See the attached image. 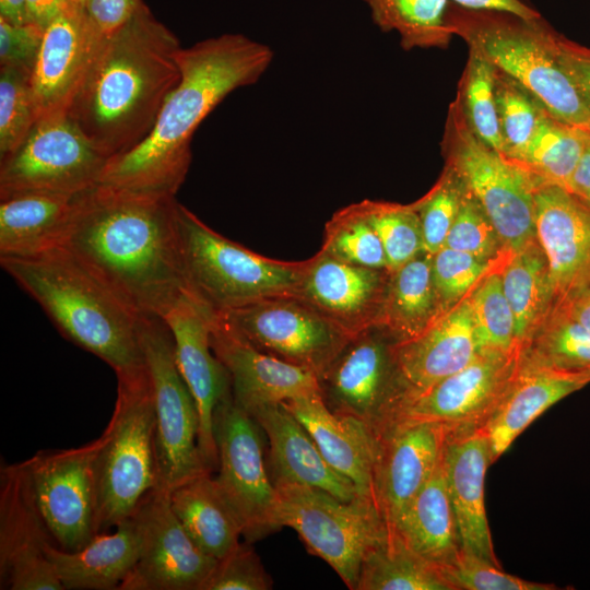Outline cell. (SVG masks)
Segmentation results:
<instances>
[{
	"instance_id": "6da1fadb",
	"label": "cell",
	"mask_w": 590,
	"mask_h": 590,
	"mask_svg": "<svg viewBox=\"0 0 590 590\" xmlns=\"http://www.w3.org/2000/svg\"><path fill=\"white\" fill-rule=\"evenodd\" d=\"M175 196L95 185L75 198L64 248L140 317H158L189 291Z\"/></svg>"
},
{
	"instance_id": "7a4b0ae2",
	"label": "cell",
	"mask_w": 590,
	"mask_h": 590,
	"mask_svg": "<svg viewBox=\"0 0 590 590\" xmlns=\"http://www.w3.org/2000/svg\"><path fill=\"white\" fill-rule=\"evenodd\" d=\"M180 71L148 137L109 158L96 185L176 196L191 163L193 133L232 92L255 84L272 49L243 34H223L176 52Z\"/></svg>"
},
{
	"instance_id": "3957f363",
	"label": "cell",
	"mask_w": 590,
	"mask_h": 590,
	"mask_svg": "<svg viewBox=\"0 0 590 590\" xmlns=\"http://www.w3.org/2000/svg\"><path fill=\"white\" fill-rule=\"evenodd\" d=\"M177 36L143 2L120 28L104 37L68 116L108 160L151 132L180 79Z\"/></svg>"
},
{
	"instance_id": "277c9868",
	"label": "cell",
	"mask_w": 590,
	"mask_h": 590,
	"mask_svg": "<svg viewBox=\"0 0 590 590\" xmlns=\"http://www.w3.org/2000/svg\"><path fill=\"white\" fill-rule=\"evenodd\" d=\"M1 268L43 308L58 331L115 374L145 366L140 316L62 247Z\"/></svg>"
},
{
	"instance_id": "5b68a950",
	"label": "cell",
	"mask_w": 590,
	"mask_h": 590,
	"mask_svg": "<svg viewBox=\"0 0 590 590\" xmlns=\"http://www.w3.org/2000/svg\"><path fill=\"white\" fill-rule=\"evenodd\" d=\"M447 21L453 35L476 47L551 115L590 132V108L560 64L554 45L556 31L543 17L526 20L508 12L470 10L450 2Z\"/></svg>"
},
{
	"instance_id": "8992f818",
	"label": "cell",
	"mask_w": 590,
	"mask_h": 590,
	"mask_svg": "<svg viewBox=\"0 0 590 590\" xmlns=\"http://www.w3.org/2000/svg\"><path fill=\"white\" fill-rule=\"evenodd\" d=\"M111 417L95 458L97 528L107 532L129 518L157 488L155 411L146 366L116 374Z\"/></svg>"
},
{
	"instance_id": "52a82bcc",
	"label": "cell",
	"mask_w": 590,
	"mask_h": 590,
	"mask_svg": "<svg viewBox=\"0 0 590 590\" xmlns=\"http://www.w3.org/2000/svg\"><path fill=\"white\" fill-rule=\"evenodd\" d=\"M177 222L187 286L215 312L267 297L293 296L307 260L261 256L222 236L179 202Z\"/></svg>"
},
{
	"instance_id": "ba28073f",
	"label": "cell",
	"mask_w": 590,
	"mask_h": 590,
	"mask_svg": "<svg viewBox=\"0 0 590 590\" xmlns=\"http://www.w3.org/2000/svg\"><path fill=\"white\" fill-rule=\"evenodd\" d=\"M274 486L276 529L295 530L310 553L356 590L363 560L388 527L375 498L344 502L307 485L280 482Z\"/></svg>"
},
{
	"instance_id": "9c48e42d",
	"label": "cell",
	"mask_w": 590,
	"mask_h": 590,
	"mask_svg": "<svg viewBox=\"0 0 590 590\" xmlns=\"http://www.w3.org/2000/svg\"><path fill=\"white\" fill-rule=\"evenodd\" d=\"M441 149L445 163L483 208L507 251L536 239V178L479 139L456 99L448 109Z\"/></svg>"
},
{
	"instance_id": "30bf717a",
	"label": "cell",
	"mask_w": 590,
	"mask_h": 590,
	"mask_svg": "<svg viewBox=\"0 0 590 590\" xmlns=\"http://www.w3.org/2000/svg\"><path fill=\"white\" fill-rule=\"evenodd\" d=\"M139 328L155 411L157 489L169 492L212 472L201 456L199 412L178 368L169 328L158 317H141Z\"/></svg>"
},
{
	"instance_id": "8fae6325",
	"label": "cell",
	"mask_w": 590,
	"mask_h": 590,
	"mask_svg": "<svg viewBox=\"0 0 590 590\" xmlns=\"http://www.w3.org/2000/svg\"><path fill=\"white\" fill-rule=\"evenodd\" d=\"M107 161L67 114L37 120L0 157V200L26 192L79 194L97 184Z\"/></svg>"
},
{
	"instance_id": "7c38bea8",
	"label": "cell",
	"mask_w": 590,
	"mask_h": 590,
	"mask_svg": "<svg viewBox=\"0 0 590 590\" xmlns=\"http://www.w3.org/2000/svg\"><path fill=\"white\" fill-rule=\"evenodd\" d=\"M261 427L239 408L232 393L216 408L213 435L217 451L214 481L235 511L247 542L278 530L276 489L269 476Z\"/></svg>"
},
{
	"instance_id": "4fadbf2b",
	"label": "cell",
	"mask_w": 590,
	"mask_h": 590,
	"mask_svg": "<svg viewBox=\"0 0 590 590\" xmlns=\"http://www.w3.org/2000/svg\"><path fill=\"white\" fill-rule=\"evenodd\" d=\"M519 369V346L506 352H480L462 369L403 399L388 425L433 422L447 427L450 434L480 429L510 389Z\"/></svg>"
},
{
	"instance_id": "5bb4252c",
	"label": "cell",
	"mask_w": 590,
	"mask_h": 590,
	"mask_svg": "<svg viewBox=\"0 0 590 590\" xmlns=\"http://www.w3.org/2000/svg\"><path fill=\"white\" fill-rule=\"evenodd\" d=\"M98 437L76 448L40 450L25 460L34 497L52 543L76 551L97 528Z\"/></svg>"
},
{
	"instance_id": "9a60e30c",
	"label": "cell",
	"mask_w": 590,
	"mask_h": 590,
	"mask_svg": "<svg viewBox=\"0 0 590 590\" xmlns=\"http://www.w3.org/2000/svg\"><path fill=\"white\" fill-rule=\"evenodd\" d=\"M216 314L257 349L317 377L352 339L294 296L267 297Z\"/></svg>"
},
{
	"instance_id": "2e32d148",
	"label": "cell",
	"mask_w": 590,
	"mask_h": 590,
	"mask_svg": "<svg viewBox=\"0 0 590 590\" xmlns=\"http://www.w3.org/2000/svg\"><path fill=\"white\" fill-rule=\"evenodd\" d=\"M393 343L382 329L369 328L350 339L318 376L327 406L364 422L377 437L400 402Z\"/></svg>"
},
{
	"instance_id": "e0dca14e",
	"label": "cell",
	"mask_w": 590,
	"mask_h": 590,
	"mask_svg": "<svg viewBox=\"0 0 590 590\" xmlns=\"http://www.w3.org/2000/svg\"><path fill=\"white\" fill-rule=\"evenodd\" d=\"M132 516L140 529L141 550L120 590H202L217 559L186 532L170 508L168 492L151 491Z\"/></svg>"
},
{
	"instance_id": "ac0fdd59",
	"label": "cell",
	"mask_w": 590,
	"mask_h": 590,
	"mask_svg": "<svg viewBox=\"0 0 590 590\" xmlns=\"http://www.w3.org/2000/svg\"><path fill=\"white\" fill-rule=\"evenodd\" d=\"M52 542L25 460L0 469V588L63 590L46 555Z\"/></svg>"
},
{
	"instance_id": "d6986e66",
	"label": "cell",
	"mask_w": 590,
	"mask_h": 590,
	"mask_svg": "<svg viewBox=\"0 0 590 590\" xmlns=\"http://www.w3.org/2000/svg\"><path fill=\"white\" fill-rule=\"evenodd\" d=\"M213 316V309L187 291L162 318L170 330L178 368L198 408L199 448L211 472L217 468L214 413L232 393L227 370L211 346Z\"/></svg>"
},
{
	"instance_id": "ffe728a7",
	"label": "cell",
	"mask_w": 590,
	"mask_h": 590,
	"mask_svg": "<svg viewBox=\"0 0 590 590\" xmlns=\"http://www.w3.org/2000/svg\"><path fill=\"white\" fill-rule=\"evenodd\" d=\"M391 271L339 260L322 250L307 259L293 294L350 337L377 327Z\"/></svg>"
},
{
	"instance_id": "44dd1931",
	"label": "cell",
	"mask_w": 590,
	"mask_h": 590,
	"mask_svg": "<svg viewBox=\"0 0 590 590\" xmlns=\"http://www.w3.org/2000/svg\"><path fill=\"white\" fill-rule=\"evenodd\" d=\"M103 40L76 3L44 28L31 74L37 120L68 114Z\"/></svg>"
},
{
	"instance_id": "7402d4cb",
	"label": "cell",
	"mask_w": 590,
	"mask_h": 590,
	"mask_svg": "<svg viewBox=\"0 0 590 590\" xmlns=\"http://www.w3.org/2000/svg\"><path fill=\"white\" fill-rule=\"evenodd\" d=\"M535 236L545 253L553 307L590 286V206L566 188L536 178Z\"/></svg>"
},
{
	"instance_id": "603a6c76",
	"label": "cell",
	"mask_w": 590,
	"mask_h": 590,
	"mask_svg": "<svg viewBox=\"0 0 590 590\" xmlns=\"http://www.w3.org/2000/svg\"><path fill=\"white\" fill-rule=\"evenodd\" d=\"M449 434L433 422L393 423L379 434L374 496L388 526L435 473Z\"/></svg>"
},
{
	"instance_id": "cb8c5ba5",
	"label": "cell",
	"mask_w": 590,
	"mask_h": 590,
	"mask_svg": "<svg viewBox=\"0 0 590 590\" xmlns=\"http://www.w3.org/2000/svg\"><path fill=\"white\" fill-rule=\"evenodd\" d=\"M210 340L229 376L234 402L248 414L264 405L320 392L314 371L257 349L215 311Z\"/></svg>"
},
{
	"instance_id": "d4e9b609",
	"label": "cell",
	"mask_w": 590,
	"mask_h": 590,
	"mask_svg": "<svg viewBox=\"0 0 590 590\" xmlns=\"http://www.w3.org/2000/svg\"><path fill=\"white\" fill-rule=\"evenodd\" d=\"M392 350L400 402L465 367L479 354L468 296Z\"/></svg>"
},
{
	"instance_id": "484cf974",
	"label": "cell",
	"mask_w": 590,
	"mask_h": 590,
	"mask_svg": "<svg viewBox=\"0 0 590 590\" xmlns=\"http://www.w3.org/2000/svg\"><path fill=\"white\" fill-rule=\"evenodd\" d=\"M491 448L480 428L449 434L442 455L447 489L455 514L461 551L497 566L484 500Z\"/></svg>"
},
{
	"instance_id": "4316f807",
	"label": "cell",
	"mask_w": 590,
	"mask_h": 590,
	"mask_svg": "<svg viewBox=\"0 0 590 590\" xmlns=\"http://www.w3.org/2000/svg\"><path fill=\"white\" fill-rule=\"evenodd\" d=\"M250 415L268 437L273 484L307 485L344 502L363 496L326 461L307 429L282 403L258 408Z\"/></svg>"
},
{
	"instance_id": "83f0119b",
	"label": "cell",
	"mask_w": 590,
	"mask_h": 590,
	"mask_svg": "<svg viewBox=\"0 0 590 590\" xmlns=\"http://www.w3.org/2000/svg\"><path fill=\"white\" fill-rule=\"evenodd\" d=\"M307 429L326 461L351 480L363 496L374 497L378 438L362 421L331 411L320 392L282 403Z\"/></svg>"
},
{
	"instance_id": "f1b7e54d",
	"label": "cell",
	"mask_w": 590,
	"mask_h": 590,
	"mask_svg": "<svg viewBox=\"0 0 590 590\" xmlns=\"http://www.w3.org/2000/svg\"><path fill=\"white\" fill-rule=\"evenodd\" d=\"M140 550V529L131 515L114 532L96 534L80 550L64 551L49 542L46 555L63 590H120Z\"/></svg>"
},
{
	"instance_id": "f546056e",
	"label": "cell",
	"mask_w": 590,
	"mask_h": 590,
	"mask_svg": "<svg viewBox=\"0 0 590 590\" xmlns=\"http://www.w3.org/2000/svg\"><path fill=\"white\" fill-rule=\"evenodd\" d=\"M75 196L26 192L0 200V258H28L59 247Z\"/></svg>"
},
{
	"instance_id": "4dcf8cb0",
	"label": "cell",
	"mask_w": 590,
	"mask_h": 590,
	"mask_svg": "<svg viewBox=\"0 0 590 590\" xmlns=\"http://www.w3.org/2000/svg\"><path fill=\"white\" fill-rule=\"evenodd\" d=\"M589 384L587 376L520 367L510 389L481 428L488 439L492 463L541 414Z\"/></svg>"
},
{
	"instance_id": "1f68e13d",
	"label": "cell",
	"mask_w": 590,
	"mask_h": 590,
	"mask_svg": "<svg viewBox=\"0 0 590 590\" xmlns=\"http://www.w3.org/2000/svg\"><path fill=\"white\" fill-rule=\"evenodd\" d=\"M393 528L418 555L440 569L461 552L442 459L435 473L402 511Z\"/></svg>"
},
{
	"instance_id": "d6a6232c",
	"label": "cell",
	"mask_w": 590,
	"mask_h": 590,
	"mask_svg": "<svg viewBox=\"0 0 590 590\" xmlns=\"http://www.w3.org/2000/svg\"><path fill=\"white\" fill-rule=\"evenodd\" d=\"M168 499L186 532L208 555L222 559L240 543L241 524L212 473L177 485L168 492Z\"/></svg>"
},
{
	"instance_id": "836d02e7",
	"label": "cell",
	"mask_w": 590,
	"mask_h": 590,
	"mask_svg": "<svg viewBox=\"0 0 590 590\" xmlns=\"http://www.w3.org/2000/svg\"><path fill=\"white\" fill-rule=\"evenodd\" d=\"M433 255L422 251L391 271L377 327L396 343L410 340L442 312L432 278Z\"/></svg>"
},
{
	"instance_id": "e575fe53",
	"label": "cell",
	"mask_w": 590,
	"mask_h": 590,
	"mask_svg": "<svg viewBox=\"0 0 590 590\" xmlns=\"http://www.w3.org/2000/svg\"><path fill=\"white\" fill-rule=\"evenodd\" d=\"M500 274L503 290L515 317L516 343L520 346L553 306L548 263L538 240L512 252Z\"/></svg>"
},
{
	"instance_id": "d590c367",
	"label": "cell",
	"mask_w": 590,
	"mask_h": 590,
	"mask_svg": "<svg viewBox=\"0 0 590 590\" xmlns=\"http://www.w3.org/2000/svg\"><path fill=\"white\" fill-rule=\"evenodd\" d=\"M356 590H451V587L439 567L415 553L388 526L363 560Z\"/></svg>"
},
{
	"instance_id": "8d00e7d4",
	"label": "cell",
	"mask_w": 590,
	"mask_h": 590,
	"mask_svg": "<svg viewBox=\"0 0 590 590\" xmlns=\"http://www.w3.org/2000/svg\"><path fill=\"white\" fill-rule=\"evenodd\" d=\"M520 367L590 378V331L553 307L520 346Z\"/></svg>"
},
{
	"instance_id": "74e56055",
	"label": "cell",
	"mask_w": 590,
	"mask_h": 590,
	"mask_svg": "<svg viewBox=\"0 0 590 590\" xmlns=\"http://www.w3.org/2000/svg\"><path fill=\"white\" fill-rule=\"evenodd\" d=\"M589 148V131L565 123L545 109L527 148L510 161L541 181L567 189Z\"/></svg>"
},
{
	"instance_id": "f35d334b",
	"label": "cell",
	"mask_w": 590,
	"mask_h": 590,
	"mask_svg": "<svg viewBox=\"0 0 590 590\" xmlns=\"http://www.w3.org/2000/svg\"><path fill=\"white\" fill-rule=\"evenodd\" d=\"M382 32H396L404 50L448 47L453 33L447 21L449 0H363Z\"/></svg>"
},
{
	"instance_id": "ab89813d",
	"label": "cell",
	"mask_w": 590,
	"mask_h": 590,
	"mask_svg": "<svg viewBox=\"0 0 590 590\" xmlns=\"http://www.w3.org/2000/svg\"><path fill=\"white\" fill-rule=\"evenodd\" d=\"M468 47L469 56L455 99L474 134L502 154L504 144L495 98L496 68L476 47Z\"/></svg>"
},
{
	"instance_id": "60d3db41",
	"label": "cell",
	"mask_w": 590,
	"mask_h": 590,
	"mask_svg": "<svg viewBox=\"0 0 590 590\" xmlns=\"http://www.w3.org/2000/svg\"><path fill=\"white\" fill-rule=\"evenodd\" d=\"M502 270L486 275L468 295L477 352L515 349V317L505 296Z\"/></svg>"
},
{
	"instance_id": "b9f144b4",
	"label": "cell",
	"mask_w": 590,
	"mask_h": 590,
	"mask_svg": "<svg viewBox=\"0 0 590 590\" xmlns=\"http://www.w3.org/2000/svg\"><path fill=\"white\" fill-rule=\"evenodd\" d=\"M356 204L379 236L390 271L425 251L421 221L414 202L400 204L363 200Z\"/></svg>"
},
{
	"instance_id": "7bdbcfd3",
	"label": "cell",
	"mask_w": 590,
	"mask_h": 590,
	"mask_svg": "<svg viewBox=\"0 0 590 590\" xmlns=\"http://www.w3.org/2000/svg\"><path fill=\"white\" fill-rule=\"evenodd\" d=\"M320 250L349 263L388 269L382 243L356 203L339 210L326 223Z\"/></svg>"
},
{
	"instance_id": "ee69618b",
	"label": "cell",
	"mask_w": 590,
	"mask_h": 590,
	"mask_svg": "<svg viewBox=\"0 0 590 590\" xmlns=\"http://www.w3.org/2000/svg\"><path fill=\"white\" fill-rule=\"evenodd\" d=\"M495 98L504 144L502 154L515 160L530 142L545 108L522 85L497 68Z\"/></svg>"
},
{
	"instance_id": "f6af8a7d",
	"label": "cell",
	"mask_w": 590,
	"mask_h": 590,
	"mask_svg": "<svg viewBox=\"0 0 590 590\" xmlns=\"http://www.w3.org/2000/svg\"><path fill=\"white\" fill-rule=\"evenodd\" d=\"M36 121L31 72L0 66V157L14 151Z\"/></svg>"
},
{
	"instance_id": "bcb514c9",
	"label": "cell",
	"mask_w": 590,
	"mask_h": 590,
	"mask_svg": "<svg viewBox=\"0 0 590 590\" xmlns=\"http://www.w3.org/2000/svg\"><path fill=\"white\" fill-rule=\"evenodd\" d=\"M509 257L486 261L446 246L439 249L433 255L432 278L440 309L445 311L467 297L486 275L502 270Z\"/></svg>"
},
{
	"instance_id": "7dc6e473",
	"label": "cell",
	"mask_w": 590,
	"mask_h": 590,
	"mask_svg": "<svg viewBox=\"0 0 590 590\" xmlns=\"http://www.w3.org/2000/svg\"><path fill=\"white\" fill-rule=\"evenodd\" d=\"M465 186L457 172L445 163V168L432 187L414 202L420 216L424 250L436 253L445 246L448 233L457 217Z\"/></svg>"
},
{
	"instance_id": "c3c4849f",
	"label": "cell",
	"mask_w": 590,
	"mask_h": 590,
	"mask_svg": "<svg viewBox=\"0 0 590 590\" xmlns=\"http://www.w3.org/2000/svg\"><path fill=\"white\" fill-rule=\"evenodd\" d=\"M445 246L486 261L512 255L506 250L489 217L467 188Z\"/></svg>"
},
{
	"instance_id": "681fc988",
	"label": "cell",
	"mask_w": 590,
	"mask_h": 590,
	"mask_svg": "<svg viewBox=\"0 0 590 590\" xmlns=\"http://www.w3.org/2000/svg\"><path fill=\"white\" fill-rule=\"evenodd\" d=\"M451 590H552L554 585L529 581L502 570L473 554L461 551L441 569Z\"/></svg>"
},
{
	"instance_id": "f907efd6",
	"label": "cell",
	"mask_w": 590,
	"mask_h": 590,
	"mask_svg": "<svg viewBox=\"0 0 590 590\" xmlns=\"http://www.w3.org/2000/svg\"><path fill=\"white\" fill-rule=\"evenodd\" d=\"M272 581L260 557L247 543H239L217 564L202 590H269Z\"/></svg>"
},
{
	"instance_id": "816d5d0a",
	"label": "cell",
	"mask_w": 590,
	"mask_h": 590,
	"mask_svg": "<svg viewBox=\"0 0 590 590\" xmlns=\"http://www.w3.org/2000/svg\"><path fill=\"white\" fill-rule=\"evenodd\" d=\"M44 28L27 22L12 24L0 17V66L33 71L43 40Z\"/></svg>"
},
{
	"instance_id": "f5cc1de1",
	"label": "cell",
	"mask_w": 590,
	"mask_h": 590,
	"mask_svg": "<svg viewBox=\"0 0 590 590\" xmlns=\"http://www.w3.org/2000/svg\"><path fill=\"white\" fill-rule=\"evenodd\" d=\"M554 45L560 64L590 108V48L557 32L554 36Z\"/></svg>"
},
{
	"instance_id": "db71d44e",
	"label": "cell",
	"mask_w": 590,
	"mask_h": 590,
	"mask_svg": "<svg viewBox=\"0 0 590 590\" xmlns=\"http://www.w3.org/2000/svg\"><path fill=\"white\" fill-rule=\"evenodd\" d=\"M143 0H85L84 10L97 32L107 37L125 25Z\"/></svg>"
},
{
	"instance_id": "11a10c76",
	"label": "cell",
	"mask_w": 590,
	"mask_h": 590,
	"mask_svg": "<svg viewBox=\"0 0 590 590\" xmlns=\"http://www.w3.org/2000/svg\"><path fill=\"white\" fill-rule=\"evenodd\" d=\"M451 3L470 10H492L508 12L526 20L542 17L528 0H449Z\"/></svg>"
},
{
	"instance_id": "9f6ffc18",
	"label": "cell",
	"mask_w": 590,
	"mask_h": 590,
	"mask_svg": "<svg viewBox=\"0 0 590 590\" xmlns=\"http://www.w3.org/2000/svg\"><path fill=\"white\" fill-rule=\"evenodd\" d=\"M74 3L73 0H26L27 21L45 28Z\"/></svg>"
},
{
	"instance_id": "6f0895ef",
	"label": "cell",
	"mask_w": 590,
	"mask_h": 590,
	"mask_svg": "<svg viewBox=\"0 0 590 590\" xmlns=\"http://www.w3.org/2000/svg\"><path fill=\"white\" fill-rule=\"evenodd\" d=\"M567 190L590 206V148L575 169Z\"/></svg>"
},
{
	"instance_id": "680465c9",
	"label": "cell",
	"mask_w": 590,
	"mask_h": 590,
	"mask_svg": "<svg viewBox=\"0 0 590 590\" xmlns=\"http://www.w3.org/2000/svg\"><path fill=\"white\" fill-rule=\"evenodd\" d=\"M566 312L578 323L590 331V286L575 294L562 306Z\"/></svg>"
},
{
	"instance_id": "91938a15",
	"label": "cell",
	"mask_w": 590,
	"mask_h": 590,
	"mask_svg": "<svg viewBox=\"0 0 590 590\" xmlns=\"http://www.w3.org/2000/svg\"><path fill=\"white\" fill-rule=\"evenodd\" d=\"M0 17L16 25L27 23L26 0H0Z\"/></svg>"
},
{
	"instance_id": "94428289",
	"label": "cell",
	"mask_w": 590,
	"mask_h": 590,
	"mask_svg": "<svg viewBox=\"0 0 590 590\" xmlns=\"http://www.w3.org/2000/svg\"><path fill=\"white\" fill-rule=\"evenodd\" d=\"M73 1H74L75 3H78V4L82 5V7H84V1H85V0H73Z\"/></svg>"
}]
</instances>
